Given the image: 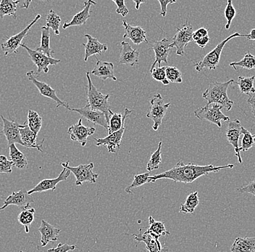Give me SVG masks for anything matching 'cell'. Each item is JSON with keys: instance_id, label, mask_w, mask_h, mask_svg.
I'll list each match as a JSON object with an SVG mask.
<instances>
[{"instance_id": "6da1fadb", "label": "cell", "mask_w": 255, "mask_h": 252, "mask_svg": "<svg viewBox=\"0 0 255 252\" xmlns=\"http://www.w3.org/2000/svg\"><path fill=\"white\" fill-rule=\"evenodd\" d=\"M234 164H228L221 167H214L213 164L200 166L194 163L184 164L181 161L177 163L176 165L170 170L153 175L149 178V183H154L161 179L173 180L175 183H191L198 179L200 177L208 175L210 173H217L223 169L234 168Z\"/></svg>"}, {"instance_id": "7a4b0ae2", "label": "cell", "mask_w": 255, "mask_h": 252, "mask_svg": "<svg viewBox=\"0 0 255 252\" xmlns=\"http://www.w3.org/2000/svg\"><path fill=\"white\" fill-rule=\"evenodd\" d=\"M88 85L87 87V106L86 108L94 111H100L105 114L108 122L113 114L108 100L110 95H105L94 85L90 77V72H87Z\"/></svg>"}, {"instance_id": "3957f363", "label": "cell", "mask_w": 255, "mask_h": 252, "mask_svg": "<svg viewBox=\"0 0 255 252\" xmlns=\"http://www.w3.org/2000/svg\"><path fill=\"white\" fill-rule=\"evenodd\" d=\"M234 82V79H230L226 82L215 81L211 83L202 94V98L207 100V104L216 103L222 106L227 111H231L234 106V102L228 96L227 90L229 86Z\"/></svg>"}, {"instance_id": "277c9868", "label": "cell", "mask_w": 255, "mask_h": 252, "mask_svg": "<svg viewBox=\"0 0 255 252\" xmlns=\"http://www.w3.org/2000/svg\"><path fill=\"white\" fill-rule=\"evenodd\" d=\"M239 36H245V34L242 35L239 32H236L220 42L213 50L210 51L205 57H203L200 62L196 63L194 66H195L197 71L200 72L204 68H207L210 71L216 69L217 67L219 64L220 60H221V55L223 52V47H225L226 43L229 42L234 38L239 37Z\"/></svg>"}, {"instance_id": "5b68a950", "label": "cell", "mask_w": 255, "mask_h": 252, "mask_svg": "<svg viewBox=\"0 0 255 252\" xmlns=\"http://www.w3.org/2000/svg\"><path fill=\"white\" fill-rule=\"evenodd\" d=\"M223 107L216 103L207 104L206 106L201 107L194 111L196 117L200 120H206L218 126L219 128L222 127V121L229 122V116L223 114L222 109Z\"/></svg>"}, {"instance_id": "8992f818", "label": "cell", "mask_w": 255, "mask_h": 252, "mask_svg": "<svg viewBox=\"0 0 255 252\" xmlns=\"http://www.w3.org/2000/svg\"><path fill=\"white\" fill-rule=\"evenodd\" d=\"M150 104V109L146 114V117L153 121L154 124H153L152 129L154 131H157L159 126L162 124V119L166 114L167 110L170 107V103H165L162 95L157 93L151 98Z\"/></svg>"}, {"instance_id": "52a82bcc", "label": "cell", "mask_w": 255, "mask_h": 252, "mask_svg": "<svg viewBox=\"0 0 255 252\" xmlns=\"http://www.w3.org/2000/svg\"><path fill=\"white\" fill-rule=\"evenodd\" d=\"M64 168L68 169L73 172L76 178V185L78 186H82L84 182H89L91 183H97L99 175L93 172L94 164L90 163L89 164H81L78 167H71L69 162L62 163Z\"/></svg>"}, {"instance_id": "ba28073f", "label": "cell", "mask_w": 255, "mask_h": 252, "mask_svg": "<svg viewBox=\"0 0 255 252\" xmlns=\"http://www.w3.org/2000/svg\"><path fill=\"white\" fill-rule=\"evenodd\" d=\"M193 27L186 19V23L182 26L177 28V32L172 38L174 47L176 48V54L180 56L185 55V47L193 41Z\"/></svg>"}, {"instance_id": "9c48e42d", "label": "cell", "mask_w": 255, "mask_h": 252, "mask_svg": "<svg viewBox=\"0 0 255 252\" xmlns=\"http://www.w3.org/2000/svg\"><path fill=\"white\" fill-rule=\"evenodd\" d=\"M27 77H28V80L31 81L36 88L39 90L40 94L43 96L46 97V98H49L53 100L54 101L57 103V106L56 108H59V107L63 106L65 107L67 110L71 109L68 103L66 102L60 100V98L57 97V94H56V90L52 89L50 85L47 84V83L43 82V81H40L37 80L36 77L39 76V74L35 73L33 71H30L26 73Z\"/></svg>"}, {"instance_id": "30bf717a", "label": "cell", "mask_w": 255, "mask_h": 252, "mask_svg": "<svg viewBox=\"0 0 255 252\" xmlns=\"http://www.w3.org/2000/svg\"><path fill=\"white\" fill-rule=\"evenodd\" d=\"M41 17V15L38 14L36 17L32 20L31 23L27 25L26 28H24L23 31H20V33H17V34L13 35V36L7 39L4 42L1 43V49H2L3 52H4L5 56H8V55H12V54L13 53H17V49L21 46L22 41H23L25 36H26L28 31H30L31 27L33 26Z\"/></svg>"}, {"instance_id": "8fae6325", "label": "cell", "mask_w": 255, "mask_h": 252, "mask_svg": "<svg viewBox=\"0 0 255 252\" xmlns=\"http://www.w3.org/2000/svg\"><path fill=\"white\" fill-rule=\"evenodd\" d=\"M20 47L26 49L30 58L31 59L34 64L37 66V73H36L37 74H39L42 71L47 73L49 72V65H57L61 62V60H58V59L48 57L42 52L33 50V49L29 48L26 44H22Z\"/></svg>"}, {"instance_id": "7c38bea8", "label": "cell", "mask_w": 255, "mask_h": 252, "mask_svg": "<svg viewBox=\"0 0 255 252\" xmlns=\"http://www.w3.org/2000/svg\"><path fill=\"white\" fill-rule=\"evenodd\" d=\"M173 47H175L172 39L164 38L162 40L153 41L151 49L154 50L155 60L151 65L150 71L155 68V65L157 64H158V67H161L162 62H165V63H168L167 58H168L169 52Z\"/></svg>"}, {"instance_id": "4fadbf2b", "label": "cell", "mask_w": 255, "mask_h": 252, "mask_svg": "<svg viewBox=\"0 0 255 252\" xmlns=\"http://www.w3.org/2000/svg\"><path fill=\"white\" fill-rule=\"evenodd\" d=\"M33 202L34 200L32 196L28 194V191L25 188H23L18 192L12 193L5 200L3 201L4 204L0 207V211L10 205L17 206L20 210H26L30 208V205Z\"/></svg>"}, {"instance_id": "5bb4252c", "label": "cell", "mask_w": 255, "mask_h": 252, "mask_svg": "<svg viewBox=\"0 0 255 252\" xmlns=\"http://www.w3.org/2000/svg\"><path fill=\"white\" fill-rule=\"evenodd\" d=\"M1 119L3 122V129L2 130L0 131V133L4 134L5 135L8 146L15 144V143L23 146L21 137H20V129L25 127V123L24 124H20L18 122H15V121L8 120L2 115L1 116Z\"/></svg>"}, {"instance_id": "9a60e30c", "label": "cell", "mask_w": 255, "mask_h": 252, "mask_svg": "<svg viewBox=\"0 0 255 252\" xmlns=\"http://www.w3.org/2000/svg\"><path fill=\"white\" fill-rule=\"evenodd\" d=\"M95 127H85L83 125L82 119H80L76 124H73L68 128V133L73 141L78 142L81 146H85L87 143V138L95 134Z\"/></svg>"}, {"instance_id": "2e32d148", "label": "cell", "mask_w": 255, "mask_h": 252, "mask_svg": "<svg viewBox=\"0 0 255 252\" xmlns=\"http://www.w3.org/2000/svg\"><path fill=\"white\" fill-rule=\"evenodd\" d=\"M242 125L240 121L238 119H234L231 121L228 124L227 130L226 132V136L228 141L233 146L235 150V155L239 159L240 164L242 163V157H241L240 150L239 147V140L242 134Z\"/></svg>"}, {"instance_id": "e0dca14e", "label": "cell", "mask_w": 255, "mask_h": 252, "mask_svg": "<svg viewBox=\"0 0 255 252\" xmlns=\"http://www.w3.org/2000/svg\"><path fill=\"white\" fill-rule=\"evenodd\" d=\"M125 130L126 127L124 124L121 130L111 135H108L106 138H95L96 146H105L109 153H113V154L117 153L121 148V141H122Z\"/></svg>"}, {"instance_id": "ac0fdd59", "label": "cell", "mask_w": 255, "mask_h": 252, "mask_svg": "<svg viewBox=\"0 0 255 252\" xmlns=\"http://www.w3.org/2000/svg\"><path fill=\"white\" fill-rule=\"evenodd\" d=\"M134 239L137 243L139 244L143 242L146 245V250L149 252H167V249L163 248L159 242V237L149 234L147 231L142 233V229H139V233L138 234H133Z\"/></svg>"}, {"instance_id": "d6986e66", "label": "cell", "mask_w": 255, "mask_h": 252, "mask_svg": "<svg viewBox=\"0 0 255 252\" xmlns=\"http://www.w3.org/2000/svg\"><path fill=\"white\" fill-rule=\"evenodd\" d=\"M71 172L68 169L64 168L61 173L59 175L57 178L53 179H44L41 180L38 183L33 189L28 191V194L32 195L34 193H42L47 191H55L57 184L60 182L65 181L68 179V177L71 175Z\"/></svg>"}, {"instance_id": "ffe728a7", "label": "cell", "mask_w": 255, "mask_h": 252, "mask_svg": "<svg viewBox=\"0 0 255 252\" xmlns=\"http://www.w3.org/2000/svg\"><path fill=\"white\" fill-rule=\"evenodd\" d=\"M70 111L79 113L80 115L85 118L88 122L93 123L97 125L102 126L108 130V122L106 116L104 113L100 111H94L84 107L82 108H71Z\"/></svg>"}, {"instance_id": "44dd1931", "label": "cell", "mask_w": 255, "mask_h": 252, "mask_svg": "<svg viewBox=\"0 0 255 252\" xmlns=\"http://www.w3.org/2000/svg\"><path fill=\"white\" fill-rule=\"evenodd\" d=\"M139 52L132 48L131 46L127 41L121 42V52H120V64H125L133 67L138 63Z\"/></svg>"}, {"instance_id": "7402d4cb", "label": "cell", "mask_w": 255, "mask_h": 252, "mask_svg": "<svg viewBox=\"0 0 255 252\" xmlns=\"http://www.w3.org/2000/svg\"><path fill=\"white\" fill-rule=\"evenodd\" d=\"M41 234V246L46 247L49 242H55L59 239L61 229L54 227L45 220H41V226L38 229Z\"/></svg>"}, {"instance_id": "603a6c76", "label": "cell", "mask_w": 255, "mask_h": 252, "mask_svg": "<svg viewBox=\"0 0 255 252\" xmlns=\"http://www.w3.org/2000/svg\"><path fill=\"white\" fill-rule=\"evenodd\" d=\"M123 26L125 29L124 38H128L133 44L138 45L141 43H148L146 31L140 26H133L127 23V20L123 21Z\"/></svg>"}, {"instance_id": "cb8c5ba5", "label": "cell", "mask_w": 255, "mask_h": 252, "mask_svg": "<svg viewBox=\"0 0 255 252\" xmlns=\"http://www.w3.org/2000/svg\"><path fill=\"white\" fill-rule=\"evenodd\" d=\"M90 73L100 78L103 81H106L108 79L117 81V78L115 76L114 73V65L111 62L97 60V64Z\"/></svg>"}, {"instance_id": "d4e9b609", "label": "cell", "mask_w": 255, "mask_h": 252, "mask_svg": "<svg viewBox=\"0 0 255 252\" xmlns=\"http://www.w3.org/2000/svg\"><path fill=\"white\" fill-rule=\"evenodd\" d=\"M92 4L97 5L95 1L89 0V1H84V7L81 12L73 16L70 22H65L63 25L64 29L69 28L71 26H79V25L85 24L87 23L88 19L91 16L90 8Z\"/></svg>"}, {"instance_id": "484cf974", "label": "cell", "mask_w": 255, "mask_h": 252, "mask_svg": "<svg viewBox=\"0 0 255 252\" xmlns=\"http://www.w3.org/2000/svg\"><path fill=\"white\" fill-rule=\"evenodd\" d=\"M85 37L88 41L87 44H83V46L85 47L84 61H87L88 59L92 55H100L102 52L108 51V47L107 44H102L97 38L89 34H85Z\"/></svg>"}, {"instance_id": "4316f807", "label": "cell", "mask_w": 255, "mask_h": 252, "mask_svg": "<svg viewBox=\"0 0 255 252\" xmlns=\"http://www.w3.org/2000/svg\"><path fill=\"white\" fill-rule=\"evenodd\" d=\"M20 133L22 143H23V146L27 147V148H36V149L39 150L40 152H42L43 143H44V139L39 144L36 143L38 135L34 133L29 128L27 122L25 123V127L20 129Z\"/></svg>"}, {"instance_id": "83f0119b", "label": "cell", "mask_w": 255, "mask_h": 252, "mask_svg": "<svg viewBox=\"0 0 255 252\" xmlns=\"http://www.w3.org/2000/svg\"><path fill=\"white\" fill-rule=\"evenodd\" d=\"M132 111L128 108H126L124 110V114L113 113L110 116L109 122H108V135L118 132L122 128L123 126L125 124L126 119L129 115L131 114Z\"/></svg>"}, {"instance_id": "f1b7e54d", "label": "cell", "mask_w": 255, "mask_h": 252, "mask_svg": "<svg viewBox=\"0 0 255 252\" xmlns=\"http://www.w3.org/2000/svg\"><path fill=\"white\" fill-rule=\"evenodd\" d=\"M231 252H255V237L237 238L231 247Z\"/></svg>"}, {"instance_id": "f546056e", "label": "cell", "mask_w": 255, "mask_h": 252, "mask_svg": "<svg viewBox=\"0 0 255 252\" xmlns=\"http://www.w3.org/2000/svg\"><path fill=\"white\" fill-rule=\"evenodd\" d=\"M9 151V157L10 161L13 163L14 166L19 170L25 169L28 166V161L25 155L17 149L15 144H12L8 146Z\"/></svg>"}, {"instance_id": "4dcf8cb0", "label": "cell", "mask_w": 255, "mask_h": 252, "mask_svg": "<svg viewBox=\"0 0 255 252\" xmlns=\"http://www.w3.org/2000/svg\"><path fill=\"white\" fill-rule=\"evenodd\" d=\"M41 29V44L36 50L42 52L48 57H52L54 51L50 47V28L47 26H42Z\"/></svg>"}, {"instance_id": "1f68e13d", "label": "cell", "mask_w": 255, "mask_h": 252, "mask_svg": "<svg viewBox=\"0 0 255 252\" xmlns=\"http://www.w3.org/2000/svg\"><path fill=\"white\" fill-rule=\"evenodd\" d=\"M255 76H239L238 81H234V84L239 86L241 93L245 95H252L255 94V87L254 85Z\"/></svg>"}, {"instance_id": "d6a6232c", "label": "cell", "mask_w": 255, "mask_h": 252, "mask_svg": "<svg viewBox=\"0 0 255 252\" xmlns=\"http://www.w3.org/2000/svg\"><path fill=\"white\" fill-rule=\"evenodd\" d=\"M20 1H12V0H1L0 2V18H3L5 15L12 16L17 18L16 11H17V4Z\"/></svg>"}, {"instance_id": "836d02e7", "label": "cell", "mask_w": 255, "mask_h": 252, "mask_svg": "<svg viewBox=\"0 0 255 252\" xmlns=\"http://www.w3.org/2000/svg\"><path fill=\"white\" fill-rule=\"evenodd\" d=\"M199 204L198 192L195 191V192L191 193L186 198L185 203L180 207V212H182L183 214H193L195 209L197 208V206L199 205Z\"/></svg>"}, {"instance_id": "e575fe53", "label": "cell", "mask_w": 255, "mask_h": 252, "mask_svg": "<svg viewBox=\"0 0 255 252\" xmlns=\"http://www.w3.org/2000/svg\"><path fill=\"white\" fill-rule=\"evenodd\" d=\"M149 227L148 228L147 232L149 234L158 236H165L170 235V233L165 228V223L161 221H156L151 216L149 217Z\"/></svg>"}, {"instance_id": "d590c367", "label": "cell", "mask_w": 255, "mask_h": 252, "mask_svg": "<svg viewBox=\"0 0 255 252\" xmlns=\"http://www.w3.org/2000/svg\"><path fill=\"white\" fill-rule=\"evenodd\" d=\"M35 210L33 208L26 209L21 210L18 215V222L20 225L25 228V233H29L30 226L34 220Z\"/></svg>"}, {"instance_id": "8d00e7d4", "label": "cell", "mask_w": 255, "mask_h": 252, "mask_svg": "<svg viewBox=\"0 0 255 252\" xmlns=\"http://www.w3.org/2000/svg\"><path fill=\"white\" fill-rule=\"evenodd\" d=\"M230 66L233 67L236 71L237 68H243L247 70L255 69V56L250 52H247L240 61L233 62L230 63Z\"/></svg>"}, {"instance_id": "74e56055", "label": "cell", "mask_w": 255, "mask_h": 252, "mask_svg": "<svg viewBox=\"0 0 255 252\" xmlns=\"http://www.w3.org/2000/svg\"><path fill=\"white\" fill-rule=\"evenodd\" d=\"M28 126L36 135L39 134L42 126V118L36 111L30 110L28 114Z\"/></svg>"}, {"instance_id": "f35d334b", "label": "cell", "mask_w": 255, "mask_h": 252, "mask_svg": "<svg viewBox=\"0 0 255 252\" xmlns=\"http://www.w3.org/2000/svg\"><path fill=\"white\" fill-rule=\"evenodd\" d=\"M47 26L48 28H52L55 35H60V26L61 24V17L59 16L53 10L50 9L46 18Z\"/></svg>"}, {"instance_id": "ab89813d", "label": "cell", "mask_w": 255, "mask_h": 252, "mask_svg": "<svg viewBox=\"0 0 255 252\" xmlns=\"http://www.w3.org/2000/svg\"><path fill=\"white\" fill-rule=\"evenodd\" d=\"M162 142H159L158 148L151 154L150 159L146 166V169L149 172L159 169V164L162 162Z\"/></svg>"}, {"instance_id": "60d3db41", "label": "cell", "mask_w": 255, "mask_h": 252, "mask_svg": "<svg viewBox=\"0 0 255 252\" xmlns=\"http://www.w3.org/2000/svg\"><path fill=\"white\" fill-rule=\"evenodd\" d=\"M149 177L150 176H149V172H146V173L140 174V175H135L131 184L126 188V192L127 194H131L132 191L135 188L140 187V186L149 183Z\"/></svg>"}, {"instance_id": "b9f144b4", "label": "cell", "mask_w": 255, "mask_h": 252, "mask_svg": "<svg viewBox=\"0 0 255 252\" xmlns=\"http://www.w3.org/2000/svg\"><path fill=\"white\" fill-rule=\"evenodd\" d=\"M242 134H243V138L242 140V146L239 148V150L240 151H247L254 146V138L251 132L246 130L245 127H242Z\"/></svg>"}, {"instance_id": "7bdbcfd3", "label": "cell", "mask_w": 255, "mask_h": 252, "mask_svg": "<svg viewBox=\"0 0 255 252\" xmlns=\"http://www.w3.org/2000/svg\"><path fill=\"white\" fill-rule=\"evenodd\" d=\"M167 80L170 82L181 83L183 81L182 73L174 66L165 67Z\"/></svg>"}, {"instance_id": "ee69618b", "label": "cell", "mask_w": 255, "mask_h": 252, "mask_svg": "<svg viewBox=\"0 0 255 252\" xmlns=\"http://www.w3.org/2000/svg\"><path fill=\"white\" fill-rule=\"evenodd\" d=\"M150 72L151 76L154 80L160 81L164 85H168L170 81L167 79L165 66L157 67V68H154Z\"/></svg>"}, {"instance_id": "f6af8a7d", "label": "cell", "mask_w": 255, "mask_h": 252, "mask_svg": "<svg viewBox=\"0 0 255 252\" xmlns=\"http://www.w3.org/2000/svg\"><path fill=\"white\" fill-rule=\"evenodd\" d=\"M224 13L225 17H226V20H227L226 28V29H229L233 20H234V17H235L236 15H237V11H236V9L234 8L231 0L228 1L227 6H226V9H225Z\"/></svg>"}, {"instance_id": "bcb514c9", "label": "cell", "mask_w": 255, "mask_h": 252, "mask_svg": "<svg viewBox=\"0 0 255 252\" xmlns=\"http://www.w3.org/2000/svg\"><path fill=\"white\" fill-rule=\"evenodd\" d=\"M13 163L8 160L7 158L4 155H0V173H12V167Z\"/></svg>"}, {"instance_id": "7dc6e473", "label": "cell", "mask_w": 255, "mask_h": 252, "mask_svg": "<svg viewBox=\"0 0 255 252\" xmlns=\"http://www.w3.org/2000/svg\"><path fill=\"white\" fill-rule=\"evenodd\" d=\"M77 247L75 245H68L67 244H59L56 248L49 249L47 252H68L76 250Z\"/></svg>"}, {"instance_id": "c3c4849f", "label": "cell", "mask_w": 255, "mask_h": 252, "mask_svg": "<svg viewBox=\"0 0 255 252\" xmlns=\"http://www.w3.org/2000/svg\"><path fill=\"white\" fill-rule=\"evenodd\" d=\"M113 2L116 4L118 6V8L116 9V12L120 15H122L123 17H125L128 14L129 10L126 6L125 1L124 0H113Z\"/></svg>"}, {"instance_id": "681fc988", "label": "cell", "mask_w": 255, "mask_h": 252, "mask_svg": "<svg viewBox=\"0 0 255 252\" xmlns=\"http://www.w3.org/2000/svg\"><path fill=\"white\" fill-rule=\"evenodd\" d=\"M207 36H208V30L205 27H202V28H199V29L193 33V41L196 42L199 39Z\"/></svg>"}, {"instance_id": "f907efd6", "label": "cell", "mask_w": 255, "mask_h": 252, "mask_svg": "<svg viewBox=\"0 0 255 252\" xmlns=\"http://www.w3.org/2000/svg\"><path fill=\"white\" fill-rule=\"evenodd\" d=\"M159 4H160L161 10L159 14L161 16L165 17L167 14V7L169 4H174L176 2L175 0H158Z\"/></svg>"}, {"instance_id": "816d5d0a", "label": "cell", "mask_w": 255, "mask_h": 252, "mask_svg": "<svg viewBox=\"0 0 255 252\" xmlns=\"http://www.w3.org/2000/svg\"><path fill=\"white\" fill-rule=\"evenodd\" d=\"M238 191L242 194L247 193V194H252V195L255 196V180L251 182L250 184L246 186L239 188Z\"/></svg>"}, {"instance_id": "f5cc1de1", "label": "cell", "mask_w": 255, "mask_h": 252, "mask_svg": "<svg viewBox=\"0 0 255 252\" xmlns=\"http://www.w3.org/2000/svg\"><path fill=\"white\" fill-rule=\"evenodd\" d=\"M210 40V38L209 36H205V37L202 38V39H199L198 41H196V44L199 46L201 48H205V46L207 45V43Z\"/></svg>"}, {"instance_id": "db71d44e", "label": "cell", "mask_w": 255, "mask_h": 252, "mask_svg": "<svg viewBox=\"0 0 255 252\" xmlns=\"http://www.w3.org/2000/svg\"><path fill=\"white\" fill-rule=\"evenodd\" d=\"M247 103L251 106L252 113L255 117V96H252L247 99Z\"/></svg>"}, {"instance_id": "11a10c76", "label": "cell", "mask_w": 255, "mask_h": 252, "mask_svg": "<svg viewBox=\"0 0 255 252\" xmlns=\"http://www.w3.org/2000/svg\"><path fill=\"white\" fill-rule=\"evenodd\" d=\"M245 37L247 38V41H255V28H253L249 34H245Z\"/></svg>"}, {"instance_id": "9f6ffc18", "label": "cell", "mask_w": 255, "mask_h": 252, "mask_svg": "<svg viewBox=\"0 0 255 252\" xmlns=\"http://www.w3.org/2000/svg\"><path fill=\"white\" fill-rule=\"evenodd\" d=\"M133 1L135 3V8L136 9L140 8V5H141V4L146 2V1H140V0H133Z\"/></svg>"}, {"instance_id": "6f0895ef", "label": "cell", "mask_w": 255, "mask_h": 252, "mask_svg": "<svg viewBox=\"0 0 255 252\" xmlns=\"http://www.w3.org/2000/svg\"><path fill=\"white\" fill-rule=\"evenodd\" d=\"M31 3V1H23V4L20 6V7H21V8L28 9Z\"/></svg>"}, {"instance_id": "680465c9", "label": "cell", "mask_w": 255, "mask_h": 252, "mask_svg": "<svg viewBox=\"0 0 255 252\" xmlns=\"http://www.w3.org/2000/svg\"><path fill=\"white\" fill-rule=\"evenodd\" d=\"M253 138H254V140H255V135H253Z\"/></svg>"}, {"instance_id": "91938a15", "label": "cell", "mask_w": 255, "mask_h": 252, "mask_svg": "<svg viewBox=\"0 0 255 252\" xmlns=\"http://www.w3.org/2000/svg\"><path fill=\"white\" fill-rule=\"evenodd\" d=\"M20 252H23V251H20Z\"/></svg>"}, {"instance_id": "94428289", "label": "cell", "mask_w": 255, "mask_h": 252, "mask_svg": "<svg viewBox=\"0 0 255 252\" xmlns=\"http://www.w3.org/2000/svg\"></svg>"}]
</instances>
